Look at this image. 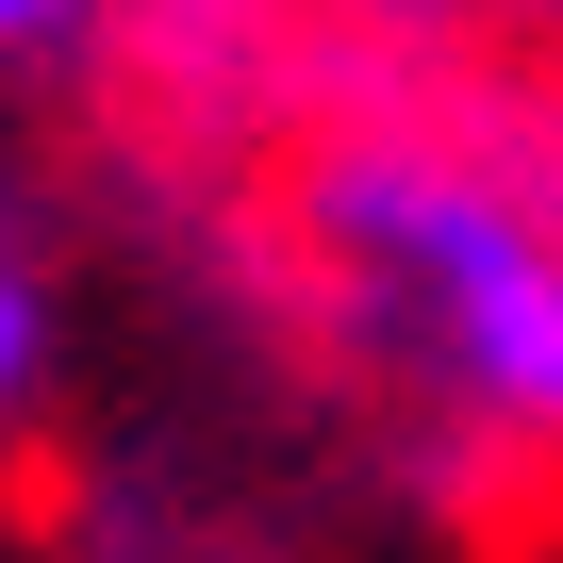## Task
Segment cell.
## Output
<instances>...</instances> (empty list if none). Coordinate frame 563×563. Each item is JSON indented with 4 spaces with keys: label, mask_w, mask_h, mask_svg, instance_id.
Returning a JSON list of instances; mask_svg holds the SVG:
<instances>
[{
    "label": "cell",
    "mask_w": 563,
    "mask_h": 563,
    "mask_svg": "<svg viewBox=\"0 0 563 563\" xmlns=\"http://www.w3.org/2000/svg\"><path fill=\"white\" fill-rule=\"evenodd\" d=\"M34 365H51V282H34V249H18V183H0V415L34 398Z\"/></svg>",
    "instance_id": "6da1fadb"
}]
</instances>
